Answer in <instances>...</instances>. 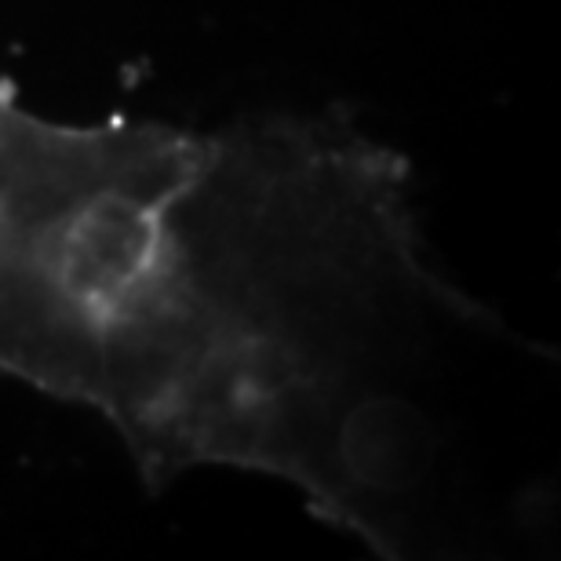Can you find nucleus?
Here are the masks:
<instances>
[{"mask_svg":"<svg viewBox=\"0 0 561 561\" xmlns=\"http://www.w3.org/2000/svg\"><path fill=\"white\" fill-rule=\"evenodd\" d=\"M503 340L343 117L73 125L0 84V376L95 412L146 485L244 470L401 551L453 492L448 379Z\"/></svg>","mask_w":561,"mask_h":561,"instance_id":"nucleus-1","label":"nucleus"}]
</instances>
